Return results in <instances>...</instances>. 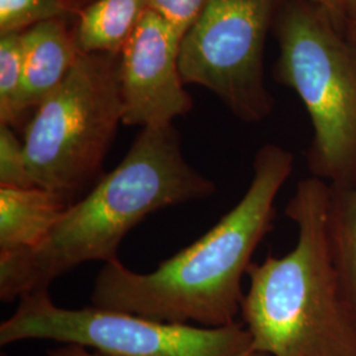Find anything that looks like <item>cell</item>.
I'll list each match as a JSON object with an SVG mask.
<instances>
[{
    "label": "cell",
    "instance_id": "obj_1",
    "mask_svg": "<svg viewBox=\"0 0 356 356\" xmlns=\"http://www.w3.org/2000/svg\"><path fill=\"white\" fill-rule=\"evenodd\" d=\"M293 165L288 149L261 147L248 189L214 227L149 273L131 270L119 259L103 264L91 305L204 327L235 323L242 312L243 277L273 227L275 202Z\"/></svg>",
    "mask_w": 356,
    "mask_h": 356
},
{
    "label": "cell",
    "instance_id": "obj_2",
    "mask_svg": "<svg viewBox=\"0 0 356 356\" xmlns=\"http://www.w3.org/2000/svg\"><path fill=\"white\" fill-rule=\"evenodd\" d=\"M216 191V184L186 161L173 124L143 128L120 164L65 210L44 242L0 254L1 301L49 289L88 261L118 260L119 245L147 216Z\"/></svg>",
    "mask_w": 356,
    "mask_h": 356
},
{
    "label": "cell",
    "instance_id": "obj_3",
    "mask_svg": "<svg viewBox=\"0 0 356 356\" xmlns=\"http://www.w3.org/2000/svg\"><path fill=\"white\" fill-rule=\"evenodd\" d=\"M331 200L326 181H300L285 209L298 229L296 245L248 268L241 314L257 354L356 356V313L334 251Z\"/></svg>",
    "mask_w": 356,
    "mask_h": 356
},
{
    "label": "cell",
    "instance_id": "obj_4",
    "mask_svg": "<svg viewBox=\"0 0 356 356\" xmlns=\"http://www.w3.org/2000/svg\"><path fill=\"white\" fill-rule=\"evenodd\" d=\"M275 31L277 78L312 120L310 172L332 188L346 186L356 179V51L313 0H288Z\"/></svg>",
    "mask_w": 356,
    "mask_h": 356
},
{
    "label": "cell",
    "instance_id": "obj_5",
    "mask_svg": "<svg viewBox=\"0 0 356 356\" xmlns=\"http://www.w3.org/2000/svg\"><path fill=\"white\" fill-rule=\"evenodd\" d=\"M123 118L118 54H79L26 126L23 144L33 184L67 206L76 202L104 176Z\"/></svg>",
    "mask_w": 356,
    "mask_h": 356
},
{
    "label": "cell",
    "instance_id": "obj_6",
    "mask_svg": "<svg viewBox=\"0 0 356 356\" xmlns=\"http://www.w3.org/2000/svg\"><path fill=\"white\" fill-rule=\"evenodd\" d=\"M31 339L79 344L110 356H264L238 322L204 327L94 305L66 309L54 304L49 289L23 296L0 325L1 346Z\"/></svg>",
    "mask_w": 356,
    "mask_h": 356
},
{
    "label": "cell",
    "instance_id": "obj_7",
    "mask_svg": "<svg viewBox=\"0 0 356 356\" xmlns=\"http://www.w3.org/2000/svg\"><path fill=\"white\" fill-rule=\"evenodd\" d=\"M288 0H207L181 41L185 83L210 90L232 114L256 123L272 113L264 82V47Z\"/></svg>",
    "mask_w": 356,
    "mask_h": 356
},
{
    "label": "cell",
    "instance_id": "obj_8",
    "mask_svg": "<svg viewBox=\"0 0 356 356\" xmlns=\"http://www.w3.org/2000/svg\"><path fill=\"white\" fill-rule=\"evenodd\" d=\"M181 40L163 17L148 10L119 58L124 126H170L193 108L179 72Z\"/></svg>",
    "mask_w": 356,
    "mask_h": 356
},
{
    "label": "cell",
    "instance_id": "obj_9",
    "mask_svg": "<svg viewBox=\"0 0 356 356\" xmlns=\"http://www.w3.org/2000/svg\"><path fill=\"white\" fill-rule=\"evenodd\" d=\"M78 56L74 35L67 32L61 19L23 32V78L15 106V127L61 85Z\"/></svg>",
    "mask_w": 356,
    "mask_h": 356
},
{
    "label": "cell",
    "instance_id": "obj_10",
    "mask_svg": "<svg viewBox=\"0 0 356 356\" xmlns=\"http://www.w3.org/2000/svg\"><path fill=\"white\" fill-rule=\"evenodd\" d=\"M67 207L60 195L40 186H0V254L38 247Z\"/></svg>",
    "mask_w": 356,
    "mask_h": 356
},
{
    "label": "cell",
    "instance_id": "obj_11",
    "mask_svg": "<svg viewBox=\"0 0 356 356\" xmlns=\"http://www.w3.org/2000/svg\"><path fill=\"white\" fill-rule=\"evenodd\" d=\"M147 0H97L85 8L74 35L79 54H119L147 13Z\"/></svg>",
    "mask_w": 356,
    "mask_h": 356
},
{
    "label": "cell",
    "instance_id": "obj_12",
    "mask_svg": "<svg viewBox=\"0 0 356 356\" xmlns=\"http://www.w3.org/2000/svg\"><path fill=\"white\" fill-rule=\"evenodd\" d=\"M331 235L344 288L356 313V179L332 188Z\"/></svg>",
    "mask_w": 356,
    "mask_h": 356
},
{
    "label": "cell",
    "instance_id": "obj_13",
    "mask_svg": "<svg viewBox=\"0 0 356 356\" xmlns=\"http://www.w3.org/2000/svg\"><path fill=\"white\" fill-rule=\"evenodd\" d=\"M23 78V32L0 36V124L15 127V106Z\"/></svg>",
    "mask_w": 356,
    "mask_h": 356
},
{
    "label": "cell",
    "instance_id": "obj_14",
    "mask_svg": "<svg viewBox=\"0 0 356 356\" xmlns=\"http://www.w3.org/2000/svg\"><path fill=\"white\" fill-rule=\"evenodd\" d=\"M66 10L65 0H0V35L61 19Z\"/></svg>",
    "mask_w": 356,
    "mask_h": 356
},
{
    "label": "cell",
    "instance_id": "obj_15",
    "mask_svg": "<svg viewBox=\"0 0 356 356\" xmlns=\"http://www.w3.org/2000/svg\"><path fill=\"white\" fill-rule=\"evenodd\" d=\"M0 186H36L28 169L24 144L6 124H0Z\"/></svg>",
    "mask_w": 356,
    "mask_h": 356
},
{
    "label": "cell",
    "instance_id": "obj_16",
    "mask_svg": "<svg viewBox=\"0 0 356 356\" xmlns=\"http://www.w3.org/2000/svg\"><path fill=\"white\" fill-rule=\"evenodd\" d=\"M207 0H147L148 8L163 17L182 41Z\"/></svg>",
    "mask_w": 356,
    "mask_h": 356
},
{
    "label": "cell",
    "instance_id": "obj_17",
    "mask_svg": "<svg viewBox=\"0 0 356 356\" xmlns=\"http://www.w3.org/2000/svg\"><path fill=\"white\" fill-rule=\"evenodd\" d=\"M316 4L330 16L332 23L341 31L344 19L347 17L344 0H313Z\"/></svg>",
    "mask_w": 356,
    "mask_h": 356
},
{
    "label": "cell",
    "instance_id": "obj_18",
    "mask_svg": "<svg viewBox=\"0 0 356 356\" xmlns=\"http://www.w3.org/2000/svg\"><path fill=\"white\" fill-rule=\"evenodd\" d=\"M45 356H110L90 350L88 347L79 344H64L47 353Z\"/></svg>",
    "mask_w": 356,
    "mask_h": 356
},
{
    "label": "cell",
    "instance_id": "obj_19",
    "mask_svg": "<svg viewBox=\"0 0 356 356\" xmlns=\"http://www.w3.org/2000/svg\"><path fill=\"white\" fill-rule=\"evenodd\" d=\"M344 7L347 16H350L356 26V0H344Z\"/></svg>",
    "mask_w": 356,
    "mask_h": 356
}]
</instances>
